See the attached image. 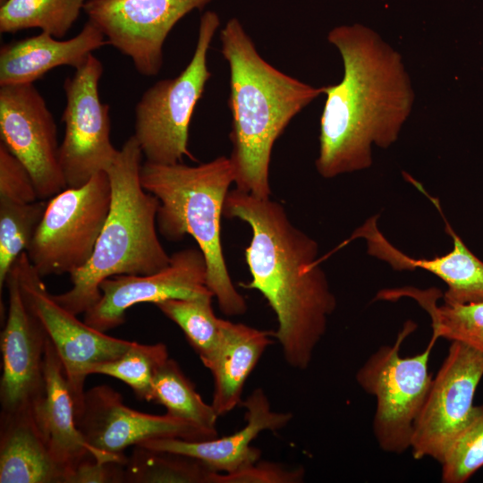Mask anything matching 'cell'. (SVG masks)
I'll use <instances>...</instances> for the list:
<instances>
[{
  "label": "cell",
  "instance_id": "19",
  "mask_svg": "<svg viewBox=\"0 0 483 483\" xmlns=\"http://www.w3.org/2000/svg\"><path fill=\"white\" fill-rule=\"evenodd\" d=\"M44 373L45 394L32 406V414L51 453L65 470L66 481L73 468L88 456L100 462L125 464V455H112L96 450L78 428L64 369L49 337L45 352Z\"/></svg>",
  "mask_w": 483,
  "mask_h": 483
},
{
  "label": "cell",
  "instance_id": "4",
  "mask_svg": "<svg viewBox=\"0 0 483 483\" xmlns=\"http://www.w3.org/2000/svg\"><path fill=\"white\" fill-rule=\"evenodd\" d=\"M143 153L134 135L119 149L107 169L111 185L109 212L94 251L85 266L70 275V290L53 295L78 316L101 298L100 284L111 276L148 275L170 263L157 233L159 200L140 182Z\"/></svg>",
  "mask_w": 483,
  "mask_h": 483
},
{
  "label": "cell",
  "instance_id": "6",
  "mask_svg": "<svg viewBox=\"0 0 483 483\" xmlns=\"http://www.w3.org/2000/svg\"><path fill=\"white\" fill-rule=\"evenodd\" d=\"M219 26L217 13L205 12L190 63L175 78L158 80L147 89L137 103L134 136L146 161L173 165L184 157L195 159L188 149L189 127L211 77L208 52Z\"/></svg>",
  "mask_w": 483,
  "mask_h": 483
},
{
  "label": "cell",
  "instance_id": "15",
  "mask_svg": "<svg viewBox=\"0 0 483 483\" xmlns=\"http://www.w3.org/2000/svg\"><path fill=\"white\" fill-rule=\"evenodd\" d=\"M76 424L93 448L121 456L129 446L150 439L204 441L217 435L167 413L155 415L131 409L123 403L120 393L107 385L96 386L85 392Z\"/></svg>",
  "mask_w": 483,
  "mask_h": 483
},
{
  "label": "cell",
  "instance_id": "21",
  "mask_svg": "<svg viewBox=\"0 0 483 483\" xmlns=\"http://www.w3.org/2000/svg\"><path fill=\"white\" fill-rule=\"evenodd\" d=\"M274 333L221 318V337L215 352L203 365L214 379L212 406L223 416L242 403L244 384L267 348Z\"/></svg>",
  "mask_w": 483,
  "mask_h": 483
},
{
  "label": "cell",
  "instance_id": "25",
  "mask_svg": "<svg viewBox=\"0 0 483 483\" xmlns=\"http://www.w3.org/2000/svg\"><path fill=\"white\" fill-rule=\"evenodd\" d=\"M151 402L163 405L173 417L216 432L218 416L213 406L202 400L195 386L171 358L159 367L154 377Z\"/></svg>",
  "mask_w": 483,
  "mask_h": 483
},
{
  "label": "cell",
  "instance_id": "20",
  "mask_svg": "<svg viewBox=\"0 0 483 483\" xmlns=\"http://www.w3.org/2000/svg\"><path fill=\"white\" fill-rule=\"evenodd\" d=\"M106 45V37L89 20L67 40L41 32L4 44L0 48V86L34 83L62 65L76 70L95 50Z\"/></svg>",
  "mask_w": 483,
  "mask_h": 483
},
{
  "label": "cell",
  "instance_id": "16",
  "mask_svg": "<svg viewBox=\"0 0 483 483\" xmlns=\"http://www.w3.org/2000/svg\"><path fill=\"white\" fill-rule=\"evenodd\" d=\"M8 312L1 332V413L27 409L45 394L47 331L23 297L13 266L6 277Z\"/></svg>",
  "mask_w": 483,
  "mask_h": 483
},
{
  "label": "cell",
  "instance_id": "23",
  "mask_svg": "<svg viewBox=\"0 0 483 483\" xmlns=\"http://www.w3.org/2000/svg\"><path fill=\"white\" fill-rule=\"evenodd\" d=\"M409 297L426 310L437 339L463 343L483 353V301L462 304L437 303L443 293L436 288L420 290L411 286L380 291L377 300L395 301Z\"/></svg>",
  "mask_w": 483,
  "mask_h": 483
},
{
  "label": "cell",
  "instance_id": "17",
  "mask_svg": "<svg viewBox=\"0 0 483 483\" xmlns=\"http://www.w3.org/2000/svg\"><path fill=\"white\" fill-rule=\"evenodd\" d=\"M441 213L445 232L453 239V250L445 255L431 258H411L395 248L377 227V217L369 218L358 227L346 241L362 238L367 242L368 253L386 264L395 271L423 269L440 278L447 285L443 294L444 302L462 304L483 301V260L479 258L454 232L442 214L437 199L428 196L421 184L412 182Z\"/></svg>",
  "mask_w": 483,
  "mask_h": 483
},
{
  "label": "cell",
  "instance_id": "22",
  "mask_svg": "<svg viewBox=\"0 0 483 483\" xmlns=\"http://www.w3.org/2000/svg\"><path fill=\"white\" fill-rule=\"evenodd\" d=\"M32 410L0 415V483H65Z\"/></svg>",
  "mask_w": 483,
  "mask_h": 483
},
{
  "label": "cell",
  "instance_id": "29",
  "mask_svg": "<svg viewBox=\"0 0 483 483\" xmlns=\"http://www.w3.org/2000/svg\"><path fill=\"white\" fill-rule=\"evenodd\" d=\"M47 199L18 203L0 199V289L19 256L27 251L47 208Z\"/></svg>",
  "mask_w": 483,
  "mask_h": 483
},
{
  "label": "cell",
  "instance_id": "33",
  "mask_svg": "<svg viewBox=\"0 0 483 483\" xmlns=\"http://www.w3.org/2000/svg\"><path fill=\"white\" fill-rule=\"evenodd\" d=\"M124 465L88 456L73 468L66 483H124Z\"/></svg>",
  "mask_w": 483,
  "mask_h": 483
},
{
  "label": "cell",
  "instance_id": "7",
  "mask_svg": "<svg viewBox=\"0 0 483 483\" xmlns=\"http://www.w3.org/2000/svg\"><path fill=\"white\" fill-rule=\"evenodd\" d=\"M417 326L406 321L394 345H383L356 373V381L376 398L373 433L386 453H402L411 449L414 422L428 392L432 376L430 354L437 338L432 335L426 349L411 357H402L401 346Z\"/></svg>",
  "mask_w": 483,
  "mask_h": 483
},
{
  "label": "cell",
  "instance_id": "3",
  "mask_svg": "<svg viewBox=\"0 0 483 483\" xmlns=\"http://www.w3.org/2000/svg\"><path fill=\"white\" fill-rule=\"evenodd\" d=\"M220 40L230 71L229 158L234 183L242 191L267 199L274 143L292 118L323 94V87H313L267 63L235 17L221 30Z\"/></svg>",
  "mask_w": 483,
  "mask_h": 483
},
{
  "label": "cell",
  "instance_id": "11",
  "mask_svg": "<svg viewBox=\"0 0 483 483\" xmlns=\"http://www.w3.org/2000/svg\"><path fill=\"white\" fill-rule=\"evenodd\" d=\"M482 377L483 353L451 342L414 422L411 450L415 459L430 457L440 463L473 414Z\"/></svg>",
  "mask_w": 483,
  "mask_h": 483
},
{
  "label": "cell",
  "instance_id": "10",
  "mask_svg": "<svg viewBox=\"0 0 483 483\" xmlns=\"http://www.w3.org/2000/svg\"><path fill=\"white\" fill-rule=\"evenodd\" d=\"M13 266L24 299L40 319L62 360L77 416L82 408L89 369L120 357L133 342L98 331L61 306L47 291L26 251Z\"/></svg>",
  "mask_w": 483,
  "mask_h": 483
},
{
  "label": "cell",
  "instance_id": "32",
  "mask_svg": "<svg viewBox=\"0 0 483 483\" xmlns=\"http://www.w3.org/2000/svg\"><path fill=\"white\" fill-rule=\"evenodd\" d=\"M303 476L301 468L288 470L275 463L257 462L234 473L213 472L210 483H297Z\"/></svg>",
  "mask_w": 483,
  "mask_h": 483
},
{
  "label": "cell",
  "instance_id": "24",
  "mask_svg": "<svg viewBox=\"0 0 483 483\" xmlns=\"http://www.w3.org/2000/svg\"><path fill=\"white\" fill-rule=\"evenodd\" d=\"M87 0H4L0 7V32L38 28L56 38H64Z\"/></svg>",
  "mask_w": 483,
  "mask_h": 483
},
{
  "label": "cell",
  "instance_id": "8",
  "mask_svg": "<svg viewBox=\"0 0 483 483\" xmlns=\"http://www.w3.org/2000/svg\"><path fill=\"white\" fill-rule=\"evenodd\" d=\"M111 185L106 172L85 184L67 187L47 199L42 219L27 250L43 277L71 275L89 260L106 220Z\"/></svg>",
  "mask_w": 483,
  "mask_h": 483
},
{
  "label": "cell",
  "instance_id": "28",
  "mask_svg": "<svg viewBox=\"0 0 483 483\" xmlns=\"http://www.w3.org/2000/svg\"><path fill=\"white\" fill-rule=\"evenodd\" d=\"M168 358L167 347L163 343L142 344L133 342L120 357L96 364L88 373L117 378L128 385L139 400L151 402L154 377Z\"/></svg>",
  "mask_w": 483,
  "mask_h": 483
},
{
  "label": "cell",
  "instance_id": "14",
  "mask_svg": "<svg viewBox=\"0 0 483 483\" xmlns=\"http://www.w3.org/2000/svg\"><path fill=\"white\" fill-rule=\"evenodd\" d=\"M207 280L202 251L199 247L183 249L174 253L168 266L156 273L105 279L100 284L101 298L84 313L83 321L106 333L123 324L125 312L136 304L213 295Z\"/></svg>",
  "mask_w": 483,
  "mask_h": 483
},
{
  "label": "cell",
  "instance_id": "26",
  "mask_svg": "<svg viewBox=\"0 0 483 483\" xmlns=\"http://www.w3.org/2000/svg\"><path fill=\"white\" fill-rule=\"evenodd\" d=\"M213 472L194 458L139 445L124 465L125 483H210Z\"/></svg>",
  "mask_w": 483,
  "mask_h": 483
},
{
  "label": "cell",
  "instance_id": "5",
  "mask_svg": "<svg viewBox=\"0 0 483 483\" xmlns=\"http://www.w3.org/2000/svg\"><path fill=\"white\" fill-rule=\"evenodd\" d=\"M140 182L159 200L157 224L162 236L178 242L191 235L198 243L207 262L208 286L221 311L244 314L247 304L231 280L221 241V216L234 182L230 158L221 156L196 166L145 161Z\"/></svg>",
  "mask_w": 483,
  "mask_h": 483
},
{
  "label": "cell",
  "instance_id": "18",
  "mask_svg": "<svg viewBox=\"0 0 483 483\" xmlns=\"http://www.w3.org/2000/svg\"><path fill=\"white\" fill-rule=\"evenodd\" d=\"M241 405L246 410V424L230 436L204 441L157 438L138 445L194 458L214 472L229 474L240 471L258 461L260 451L250 445L258 434L265 430L277 431L292 418L290 412L272 411L261 388L255 389Z\"/></svg>",
  "mask_w": 483,
  "mask_h": 483
},
{
  "label": "cell",
  "instance_id": "2",
  "mask_svg": "<svg viewBox=\"0 0 483 483\" xmlns=\"http://www.w3.org/2000/svg\"><path fill=\"white\" fill-rule=\"evenodd\" d=\"M224 216L251 229L245 249L251 280L240 285L265 297L277 318L274 337L285 361L306 369L336 307L317 242L292 225L282 204L236 188L226 196Z\"/></svg>",
  "mask_w": 483,
  "mask_h": 483
},
{
  "label": "cell",
  "instance_id": "12",
  "mask_svg": "<svg viewBox=\"0 0 483 483\" xmlns=\"http://www.w3.org/2000/svg\"><path fill=\"white\" fill-rule=\"evenodd\" d=\"M213 0H87L83 11L109 45L152 77L164 63V44L176 23Z\"/></svg>",
  "mask_w": 483,
  "mask_h": 483
},
{
  "label": "cell",
  "instance_id": "31",
  "mask_svg": "<svg viewBox=\"0 0 483 483\" xmlns=\"http://www.w3.org/2000/svg\"><path fill=\"white\" fill-rule=\"evenodd\" d=\"M0 199L30 203L39 199L24 165L0 143Z\"/></svg>",
  "mask_w": 483,
  "mask_h": 483
},
{
  "label": "cell",
  "instance_id": "34",
  "mask_svg": "<svg viewBox=\"0 0 483 483\" xmlns=\"http://www.w3.org/2000/svg\"><path fill=\"white\" fill-rule=\"evenodd\" d=\"M4 1V0H1V2Z\"/></svg>",
  "mask_w": 483,
  "mask_h": 483
},
{
  "label": "cell",
  "instance_id": "27",
  "mask_svg": "<svg viewBox=\"0 0 483 483\" xmlns=\"http://www.w3.org/2000/svg\"><path fill=\"white\" fill-rule=\"evenodd\" d=\"M213 297L170 299L156 304L182 329L201 361L215 352L221 337V318L214 312Z\"/></svg>",
  "mask_w": 483,
  "mask_h": 483
},
{
  "label": "cell",
  "instance_id": "30",
  "mask_svg": "<svg viewBox=\"0 0 483 483\" xmlns=\"http://www.w3.org/2000/svg\"><path fill=\"white\" fill-rule=\"evenodd\" d=\"M444 483H464L483 468V403L473 414L440 462Z\"/></svg>",
  "mask_w": 483,
  "mask_h": 483
},
{
  "label": "cell",
  "instance_id": "1",
  "mask_svg": "<svg viewBox=\"0 0 483 483\" xmlns=\"http://www.w3.org/2000/svg\"><path fill=\"white\" fill-rule=\"evenodd\" d=\"M327 41L343 64L341 81L323 86L315 164L330 179L369 168L373 146H392L412 111L415 94L401 54L370 28L336 26Z\"/></svg>",
  "mask_w": 483,
  "mask_h": 483
},
{
  "label": "cell",
  "instance_id": "13",
  "mask_svg": "<svg viewBox=\"0 0 483 483\" xmlns=\"http://www.w3.org/2000/svg\"><path fill=\"white\" fill-rule=\"evenodd\" d=\"M0 137L28 169L39 199L66 188L55 118L33 83L0 86Z\"/></svg>",
  "mask_w": 483,
  "mask_h": 483
},
{
  "label": "cell",
  "instance_id": "9",
  "mask_svg": "<svg viewBox=\"0 0 483 483\" xmlns=\"http://www.w3.org/2000/svg\"><path fill=\"white\" fill-rule=\"evenodd\" d=\"M104 67L91 54L86 63L64 81V136L59 160L67 187H79L99 172H106L118 156L112 144L109 106L101 102L99 80Z\"/></svg>",
  "mask_w": 483,
  "mask_h": 483
}]
</instances>
